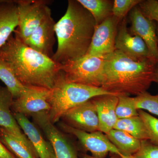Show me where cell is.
Masks as SVG:
<instances>
[{
  "instance_id": "obj_34",
  "label": "cell",
  "mask_w": 158,
  "mask_h": 158,
  "mask_svg": "<svg viewBox=\"0 0 158 158\" xmlns=\"http://www.w3.org/2000/svg\"><path fill=\"white\" fill-rule=\"evenodd\" d=\"M2 1L3 0H0V2H2Z\"/></svg>"
},
{
  "instance_id": "obj_24",
  "label": "cell",
  "mask_w": 158,
  "mask_h": 158,
  "mask_svg": "<svg viewBox=\"0 0 158 158\" xmlns=\"http://www.w3.org/2000/svg\"><path fill=\"white\" fill-rule=\"evenodd\" d=\"M118 99L116 110V117L118 119L129 118L139 115L138 110L135 105L134 97L120 95L118 96Z\"/></svg>"
},
{
  "instance_id": "obj_27",
  "label": "cell",
  "mask_w": 158,
  "mask_h": 158,
  "mask_svg": "<svg viewBox=\"0 0 158 158\" xmlns=\"http://www.w3.org/2000/svg\"><path fill=\"white\" fill-rule=\"evenodd\" d=\"M142 2V0H115L113 2L112 15L119 22L124 19L129 11Z\"/></svg>"
},
{
  "instance_id": "obj_30",
  "label": "cell",
  "mask_w": 158,
  "mask_h": 158,
  "mask_svg": "<svg viewBox=\"0 0 158 158\" xmlns=\"http://www.w3.org/2000/svg\"><path fill=\"white\" fill-rule=\"evenodd\" d=\"M0 158H16L0 140Z\"/></svg>"
},
{
  "instance_id": "obj_16",
  "label": "cell",
  "mask_w": 158,
  "mask_h": 158,
  "mask_svg": "<svg viewBox=\"0 0 158 158\" xmlns=\"http://www.w3.org/2000/svg\"><path fill=\"white\" fill-rule=\"evenodd\" d=\"M119 95L108 94L91 99L95 106L99 122V131L107 134L114 128L118 120L116 110Z\"/></svg>"
},
{
  "instance_id": "obj_31",
  "label": "cell",
  "mask_w": 158,
  "mask_h": 158,
  "mask_svg": "<svg viewBox=\"0 0 158 158\" xmlns=\"http://www.w3.org/2000/svg\"><path fill=\"white\" fill-rule=\"evenodd\" d=\"M79 156L81 158H97L92 156L89 155L85 153H81L79 155ZM121 158L120 156L116 154H112V156L110 158Z\"/></svg>"
},
{
  "instance_id": "obj_14",
  "label": "cell",
  "mask_w": 158,
  "mask_h": 158,
  "mask_svg": "<svg viewBox=\"0 0 158 158\" xmlns=\"http://www.w3.org/2000/svg\"><path fill=\"white\" fill-rule=\"evenodd\" d=\"M56 23L50 12L30 37L23 42L31 48L52 58L54 55Z\"/></svg>"
},
{
  "instance_id": "obj_28",
  "label": "cell",
  "mask_w": 158,
  "mask_h": 158,
  "mask_svg": "<svg viewBox=\"0 0 158 158\" xmlns=\"http://www.w3.org/2000/svg\"><path fill=\"white\" fill-rule=\"evenodd\" d=\"M121 158H158V146L149 140L141 141L140 149L132 155L122 156Z\"/></svg>"
},
{
  "instance_id": "obj_13",
  "label": "cell",
  "mask_w": 158,
  "mask_h": 158,
  "mask_svg": "<svg viewBox=\"0 0 158 158\" xmlns=\"http://www.w3.org/2000/svg\"><path fill=\"white\" fill-rule=\"evenodd\" d=\"M115 50L136 60H151L156 62L143 40L137 35L130 34L125 18L123 20L116 35Z\"/></svg>"
},
{
  "instance_id": "obj_33",
  "label": "cell",
  "mask_w": 158,
  "mask_h": 158,
  "mask_svg": "<svg viewBox=\"0 0 158 158\" xmlns=\"http://www.w3.org/2000/svg\"><path fill=\"white\" fill-rule=\"evenodd\" d=\"M156 31H157V34L158 40V23Z\"/></svg>"
},
{
  "instance_id": "obj_18",
  "label": "cell",
  "mask_w": 158,
  "mask_h": 158,
  "mask_svg": "<svg viewBox=\"0 0 158 158\" xmlns=\"http://www.w3.org/2000/svg\"><path fill=\"white\" fill-rule=\"evenodd\" d=\"M18 25L16 2L3 0L0 2V48L6 43Z\"/></svg>"
},
{
  "instance_id": "obj_22",
  "label": "cell",
  "mask_w": 158,
  "mask_h": 158,
  "mask_svg": "<svg viewBox=\"0 0 158 158\" xmlns=\"http://www.w3.org/2000/svg\"><path fill=\"white\" fill-rule=\"evenodd\" d=\"M90 13L96 25L112 15L113 4L107 0H77Z\"/></svg>"
},
{
  "instance_id": "obj_17",
  "label": "cell",
  "mask_w": 158,
  "mask_h": 158,
  "mask_svg": "<svg viewBox=\"0 0 158 158\" xmlns=\"http://www.w3.org/2000/svg\"><path fill=\"white\" fill-rule=\"evenodd\" d=\"M13 99L12 94L7 88L0 86V127L13 134L26 144L32 145L11 112V104Z\"/></svg>"
},
{
  "instance_id": "obj_15",
  "label": "cell",
  "mask_w": 158,
  "mask_h": 158,
  "mask_svg": "<svg viewBox=\"0 0 158 158\" xmlns=\"http://www.w3.org/2000/svg\"><path fill=\"white\" fill-rule=\"evenodd\" d=\"M13 114L21 129L36 150L39 158H56L52 144L45 140L38 127L25 115L17 113Z\"/></svg>"
},
{
  "instance_id": "obj_10",
  "label": "cell",
  "mask_w": 158,
  "mask_h": 158,
  "mask_svg": "<svg viewBox=\"0 0 158 158\" xmlns=\"http://www.w3.org/2000/svg\"><path fill=\"white\" fill-rule=\"evenodd\" d=\"M50 90L45 88L29 87L18 98L13 99L11 110L28 117L33 114L48 112L51 106L48 101Z\"/></svg>"
},
{
  "instance_id": "obj_4",
  "label": "cell",
  "mask_w": 158,
  "mask_h": 158,
  "mask_svg": "<svg viewBox=\"0 0 158 158\" xmlns=\"http://www.w3.org/2000/svg\"><path fill=\"white\" fill-rule=\"evenodd\" d=\"M108 94L117 95L102 88L67 81L61 71L53 88L49 93L48 101L51 106L50 110L48 112L49 119L55 124L71 108L97 96Z\"/></svg>"
},
{
  "instance_id": "obj_1",
  "label": "cell",
  "mask_w": 158,
  "mask_h": 158,
  "mask_svg": "<svg viewBox=\"0 0 158 158\" xmlns=\"http://www.w3.org/2000/svg\"><path fill=\"white\" fill-rule=\"evenodd\" d=\"M0 58L6 61L24 86L51 90L60 73V64L31 48L16 36L0 48Z\"/></svg>"
},
{
  "instance_id": "obj_23",
  "label": "cell",
  "mask_w": 158,
  "mask_h": 158,
  "mask_svg": "<svg viewBox=\"0 0 158 158\" xmlns=\"http://www.w3.org/2000/svg\"><path fill=\"white\" fill-rule=\"evenodd\" d=\"M0 80L6 85L13 99L19 97L25 91V87L18 80L9 64L0 58Z\"/></svg>"
},
{
  "instance_id": "obj_8",
  "label": "cell",
  "mask_w": 158,
  "mask_h": 158,
  "mask_svg": "<svg viewBox=\"0 0 158 158\" xmlns=\"http://www.w3.org/2000/svg\"><path fill=\"white\" fill-rule=\"evenodd\" d=\"M31 116L52 144L56 158H79L76 148L65 133L50 121L47 111L35 113Z\"/></svg>"
},
{
  "instance_id": "obj_5",
  "label": "cell",
  "mask_w": 158,
  "mask_h": 158,
  "mask_svg": "<svg viewBox=\"0 0 158 158\" xmlns=\"http://www.w3.org/2000/svg\"><path fill=\"white\" fill-rule=\"evenodd\" d=\"M106 56L85 55L60 65L67 81L101 88L104 75Z\"/></svg>"
},
{
  "instance_id": "obj_20",
  "label": "cell",
  "mask_w": 158,
  "mask_h": 158,
  "mask_svg": "<svg viewBox=\"0 0 158 158\" xmlns=\"http://www.w3.org/2000/svg\"><path fill=\"white\" fill-rule=\"evenodd\" d=\"M106 135L123 156L132 155L141 147V141L123 131L113 129Z\"/></svg>"
},
{
  "instance_id": "obj_11",
  "label": "cell",
  "mask_w": 158,
  "mask_h": 158,
  "mask_svg": "<svg viewBox=\"0 0 158 158\" xmlns=\"http://www.w3.org/2000/svg\"><path fill=\"white\" fill-rule=\"evenodd\" d=\"M131 34L137 35L145 43L152 59L158 65V40L155 23L142 13L138 6L131 10Z\"/></svg>"
},
{
  "instance_id": "obj_25",
  "label": "cell",
  "mask_w": 158,
  "mask_h": 158,
  "mask_svg": "<svg viewBox=\"0 0 158 158\" xmlns=\"http://www.w3.org/2000/svg\"><path fill=\"white\" fill-rule=\"evenodd\" d=\"M138 110H146L158 116V95H152L147 91L134 97Z\"/></svg>"
},
{
  "instance_id": "obj_9",
  "label": "cell",
  "mask_w": 158,
  "mask_h": 158,
  "mask_svg": "<svg viewBox=\"0 0 158 158\" xmlns=\"http://www.w3.org/2000/svg\"><path fill=\"white\" fill-rule=\"evenodd\" d=\"M118 23L112 15L95 26L90 47L85 55L106 56L113 52Z\"/></svg>"
},
{
  "instance_id": "obj_26",
  "label": "cell",
  "mask_w": 158,
  "mask_h": 158,
  "mask_svg": "<svg viewBox=\"0 0 158 158\" xmlns=\"http://www.w3.org/2000/svg\"><path fill=\"white\" fill-rule=\"evenodd\" d=\"M138 112L147 130L148 140L153 144L158 146V118L144 110H138Z\"/></svg>"
},
{
  "instance_id": "obj_32",
  "label": "cell",
  "mask_w": 158,
  "mask_h": 158,
  "mask_svg": "<svg viewBox=\"0 0 158 158\" xmlns=\"http://www.w3.org/2000/svg\"><path fill=\"white\" fill-rule=\"evenodd\" d=\"M156 83H157L158 85V65L157 67V71H156Z\"/></svg>"
},
{
  "instance_id": "obj_6",
  "label": "cell",
  "mask_w": 158,
  "mask_h": 158,
  "mask_svg": "<svg viewBox=\"0 0 158 158\" xmlns=\"http://www.w3.org/2000/svg\"><path fill=\"white\" fill-rule=\"evenodd\" d=\"M19 25L15 36L23 42L30 37L51 12L47 6L48 1L43 0L16 1Z\"/></svg>"
},
{
  "instance_id": "obj_12",
  "label": "cell",
  "mask_w": 158,
  "mask_h": 158,
  "mask_svg": "<svg viewBox=\"0 0 158 158\" xmlns=\"http://www.w3.org/2000/svg\"><path fill=\"white\" fill-rule=\"evenodd\" d=\"M60 119L71 127L87 132L100 131L98 116L91 99L68 110Z\"/></svg>"
},
{
  "instance_id": "obj_21",
  "label": "cell",
  "mask_w": 158,
  "mask_h": 158,
  "mask_svg": "<svg viewBox=\"0 0 158 158\" xmlns=\"http://www.w3.org/2000/svg\"><path fill=\"white\" fill-rule=\"evenodd\" d=\"M113 129L128 133L140 141L149 140L145 125L139 115L129 118L118 119Z\"/></svg>"
},
{
  "instance_id": "obj_29",
  "label": "cell",
  "mask_w": 158,
  "mask_h": 158,
  "mask_svg": "<svg viewBox=\"0 0 158 158\" xmlns=\"http://www.w3.org/2000/svg\"><path fill=\"white\" fill-rule=\"evenodd\" d=\"M138 7L146 17L158 23V1H142Z\"/></svg>"
},
{
  "instance_id": "obj_2",
  "label": "cell",
  "mask_w": 158,
  "mask_h": 158,
  "mask_svg": "<svg viewBox=\"0 0 158 158\" xmlns=\"http://www.w3.org/2000/svg\"><path fill=\"white\" fill-rule=\"evenodd\" d=\"M158 64L151 60H136L115 50L106 57L101 88L118 95H139L156 82Z\"/></svg>"
},
{
  "instance_id": "obj_19",
  "label": "cell",
  "mask_w": 158,
  "mask_h": 158,
  "mask_svg": "<svg viewBox=\"0 0 158 158\" xmlns=\"http://www.w3.org/2000/svg\"><path fill=\"white\" fill-rule=\"evenodd\" d=\"M0 140L16 158H40L36 150L0 127Z\"/></svg>"
},
{
  "instance_id": "obj_7",
  "label": "cell",
  "mask_w": 158,
  "mask_h": 158,
  "mask_svg": "<svg viewBox=\"0 0 158 158\" xmlns=\"http://www.w3.org/2000/svg\"><path fill=\"white\" fill-rule=\"evenodd\" d=\"M58 123L59 128L67 134L74 136L78 140L84 151L89 152L92 156L106 158L109 153L122 156L121 152L112 144L106 134L100 131L87 132L71 127L62 121Z\"/></svg>"
},
{
  "instance_id": "obj_3",
  "label": "cell",
  "mask_w": 158,
  "mask_h": 158,
  "mask_svg": "<svg viewBox=\"0 0 158 158\" xmlns=\"http://www.w3.org/2000/svg\"><path fill=\"white\" fill-rule=\"evenodd\" d=\"M95 26L91 15L77 0L69 1L65 15L55 25L58 48L52 59L62 65L85 56Z\"/></svg>"
}]
</instances>
